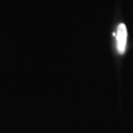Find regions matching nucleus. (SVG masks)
Masks as SVG:
<instances>
[{"instance_id":"obj_1","label":"nucleus","mask_w":133,"mask_h":133,"mask_svg":"<svg viewBox=\"0 0 133 133\" xmlns=\"http://www.w3.org/2000/svg\"><path fill=\"white\" fill-rule=\"evenodd\" d=\"M127 42V30L124 23H120L117 31V49L120 54H124L125 51Z\"/></svg>"}]
</instances>
